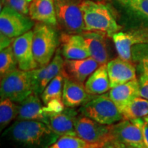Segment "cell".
Masks as SVG:
<instances>
[{
    "mask_svg": "<svg viewBox=\"0 0 148 148\" xmlns=\"http://www.w3.org/2000/svg\"><path fill=\"white\" fill-rule=\"evenodd\" d=\"M60 136L45 123L36 121H15L3 131V148H47Z\"/></svg>",
    "mask_w": 148,
    "mask_h": 148,
    "instance_id": "cell-1",
    "label": "cell"
},
{
    "mask_svg": "<svg viewBox=\"0 0 148 148\" xmlns=\"http://www.w3.org/2000/svg\"><path fill=\"white\" fill-rule=\"evenodd\" d=\"M84 21V32H99L109 38L123 28L108 5L95 0H83L80 3Z\"/></svg>",
    "mask_w": 148,
    "mask_h": 148,
    "instance_id": "cell-2",
    "label": "cell"
},
{
    "mask_svg": "<svg viewBox=\"0 0 148 148\" xmlns=\"http://www.w3.org/2000/svg\"><path fill=\"white\" fill-rule=\"evenodd\" d=\"M60 42V38L54 27L38 23L33 27L32 49L38 67L47 65L53 58Z\"/></svg>",
    "mask_w": 148,
    "mask_h": 148,
    "instance_id": "cell-3",
    "label": "cell"
},
{
    "mask_svg": "<svg viewBox=\"0 0 148 148\" xmlns=\"http://www.w3.org/2000/svg\"><path fill=\"white\" fill-rule=\"evenodd\" d=\"M80 114L103 125H112L123 119L121 112L108 94L96 95L79 109Z\"/></svg>",
    "mask_w": 148,
    "mask_h": 148,
    "instance_id": "cell-4",
    "label": "cell"
},
{
    "mask_svg": "<svg viewBox=\"0 0 148 148\" xmlns=\"http://www.w3.org/2000/svg\"><path fill=\"white\" fill-rule=\"evenodd\" d=\"M81 1L82 0H54L57 23L64 33L81 34L84 32Z\"/></svg>",
    "mask_w": 148,
    "mask_h": 148,
    "instance_id": "cell-5",
    "label": "cell"
},
{
    "mask_svg": "<svg viewBox=\"0 0 148 148\" xmlns=\"http://www.w3.org/2000/svg\"><path fill=\"white\" fill-rule=\"evenodd\" d=\"M33 93L29 71L17 69L1 77V99H9L20 103Z\"/></svg>",
    "mask_w": 148,
    "mask_h": 148,
    "instance_id": "cell-6",
    "label": "cell"
},
{
    "mask_svg": "<svg viewBox=\"0 0 148 148\" xmlns=\"http://www.w3.org/2000/svg\"><path fill=\"white\" fill-rule=\"evenodd\" d=\"M111 8L121 11L135 23L130 31L148 34V0H109Z\"/></svg>",
    "mask_w": 148,
    "mask_h": 148,
    "instance_id": "cell-7",
    "label": "cell"
},
{
    "mask_svg": "<svg viewBox=\"0 0 148 148\" xmlns=\"http://www.w3.org/2000/svg\"><path fill=\"white\" fill-rule=\"evenodd\" d=\"M35 23L30 17L9 7H1L0 32L12 38L32 30Z\"/></svg>",
    "mask_w": 148,
    "mask_h": 148,
    "instance_id": "cell-8",
    "label": "cell"
},
{
    "mask_svg": "<svg viewBox=\"0 0 148 148\" xmlns=\"http://www.w3.org/2000/svg\"><path fill=\"white\" fill-rule=\"evenodd\" d=\"M75 128L77 137L90 143L104 146L112 140L110 125L101 124L82 114L77 116Z\"/></svg>",
    "mask_w": 148,
    "mask_h": 148,
    "instance_id": "cell-9",
    "label": "cell"
},
{
    "mask_svg": "<svg viewBox=\"0 0 148 148\" xmlns=\"http://www.w3.org/2000/svg\"><path fill=\"white\" fill-rule=\"evenodd\" d=\"M33 29L15 38L12 46L18 62V68L25 71L38 67L32 49Z\"/></svg>",
    "mask_w": 148,
    "mask_h": 148,
    "instance_id": "cell-10",
    "label": "cell"
},
{
    "mask_svg": "<svg viewBox=\"0 0 148 148\" xmlns=\"http://www.w3.org/2000/svg\"><path fill=\"white\" fill-rule=\"evenodd\" d=\"M110 134L112 140L134 148H145L141 130L130 120L122 119L110 125Z\"/></svg>",
    "mask_w": 148,
    "mask_h": 148,
    "instance_id": "cell-11",
    "label": "cell"
},
{
    "mask_svg": "<svg viewBox=\"0 0 148 148\" xmlns=\"http://www.w3.org/2000/svg\"><path fill=\"white\" fill-rule=\"evenodd\" d=\"M100 65L90 56L84 59H65L61 74L64 77H68L84 84L88 77Z\"/></svg>",
    "mask_w": 148,
    "mask_h": 148,
    "instance_id": "cell-12",
    "label": "cell"
},
{
    "mask_svg": "<svg viewBox=\"0 0 148 148\" xmlns=\"http://www.w3.org/2000/svg\"><path fill=\"white\" fill-rule=\"evenodd\" d=\"M111 88L136 79V69L134 62L117 57L107 63Z\"/></svg>",
    "mask_w": 148,
    "mask_h": 148,
    "instance_id": "cell-13",
    "label": "cell"
},
{
    "mask_svg": "<svg viewBox=\"0 0 148 148\" xmlns=\"http://www.w3.org/2000/svg\"><path fill=\"white\" fill-rule=\"evenodd\" d=\"M90 56L92 57L99 64H107L110 60V51L108 49L106 34L99 32H87L81 34Z\"/></svg>",
    "mask_w": 148,
    "mask_h": 148,
    "instance_id": "cell-14",
    "label": "cell"
},
{
    "mask_svg": "<svg viewBox=\"0 0 148 148\" xmlns=\"http://www.w3.org/2000/svg\"><path fill=\"white\" fill-rule=\"evenodd\" d=\"M78 115L74 108L66 107L62 112L49 114L47 126L59 136H77L75 122Z\"/></svg>",
    "mask_w": 148,
    "mask_h": 148,
    "instance_id": "cell-15",
    "label": "cell"
},
{
    "mask_svg": "<svg viewBox=\"0 0 148 148\" xmlns=\"http://www.w3.org/2000/svg\"><path fill=\"white\" fill-rule=\"evenodd\" d=\"M39 95L32 93L25 100L18 103L16 121H36L47 125L49 114L44 110Z\"/></svg>",
    "mask_w": 148,
    "mask_h": 148,
    "instance_id": "cell-16",
    "label": "cell"
},
{
    "mask_svg": "<svg viewBox=\"0 0 148 148\" xmlns=\"http://www.w3.org/2000/svg\"><path fill=\"white\" fill-rule=\"evenodd\" d=\"M96 95L90 94L85 85L73 79L64 77L62 100L66 107L76 108L87 103Z\"/></svg>",
    "mask_w": 148,
    "mask_h": 148,
    "instance_id": "cell-17",
    "label": "cell"
},
{
    "mask_svg": "<svg viewBox=\"0 0 148 148\" xmlns=\"http://www.w3.org/2000/svg\"><path fill=\"white\" fill-rule=\"evenodd\" d=\"M61 53L64 59L75 60L90 56L83 37L81 34H71L62 32L60 36Z\"/></svg>",
    "mask_w": 148,
    "mask_h": 148,
    "instance_id": "cell-18",
    "label": "cell"
},
{
    "mask_svg": "<svg viewBox=\"0 0 148 148\" xmlns=\"http://www.w3.org/2000/svg\"><path fill=\"white\" fill-rule=\"evenodd\" d=\"M119 57L125 60L132 61V48L134 45L147 42L145 38L135 32H116L112 37Z\"/></svg>",
    "mask_w": 148,
    "mask_h": 148,
    "instance_id": "cell-19",
    "label": "cell"
},
{
    "mask_svg": "<svg viewBox=\"0 0 148 148\" xmlns=\"http://www.w3.org/2000/svg\"><path fill=\"white\" fill-rule=\"evenodd\" d=\"M29 16L33 21L53 27L58 25L54 0H32L29 3Z\"/></svg>",
    "mask_w": 148,
    "mask_h": 148,
    "instance_id": "cell-20",
    "label": "cell"
},
{
    "mask_svg": "<svg viewBox=\"0 0 148 148\" xmlns=\"http://www.w3.org/2000/svg\"><path fill=\"white\" fill-rule=\"evenodd\" d=\"M108 95L121 112L133 99L139 97L138 79H133L111 88Z\"/></svg>",
    "mask_w": 148,
    "mask_h": 148,
    "instance_id": "cell-21",
    "label": "cell"
},
{
    "mask_svg": "<svg viewBox=\"0 0 148 148\" xmlns=\"http://www.w3.org/2000/svg\"><path fill=\"white\" fill-rule=\"evenodd\" d=\"M86 90L92 95L104 94L110 89L107 64H101L85 82Z\"/></svg>",
    "mask_w": 148,
    "mask_h": 148,
    "instance_id": "cell-22",
    "label": "cell"
},
{
    "mask_svg": "<svg viewBox=\"0 0 148 148\" xmlns=\"http://www.w3.org/2000/svg\"><path fill=\"white\" fill-rule=\"evenodd\" d=\"M123 119L132 120L148 115V100L137 97L121 111Z\"/></svg>",
    "mask_w": 148,
    "mask_h": 148,
    "instance_id": "cell-23",
    "label": "cell"
},
{
    "mask_svg": "<svg viewBox=\"0 0 148 148\" xmlns=\"http://www.w3.org/2000/svg\"><path fill=\"white\" fill-rule=\"evenodd\" d=\"M18 112V103L9 99L0 101V130L2 132L13 120L16 119Z\"/></svg>",
    "mask_w": 148,
    "mask_h": 148,
    "instance_id": "cell-24",
    "label": "cell"
},
{
    "mask_svg": "<svg viewBox=\"0 0 148 148\" xmlns=\"http://www.w3.org/2000/svg\"><path fill=\"white\" fill-rule=\"evenodd\" d=\"M32 82L33 93L40 95L47 84L50 82L49 79V65L29 71Z\"/></svg>",
    "mask_w": 148,
    "mask_h": 148,
    "instance_id": "cell-25",
    "label": "cell"
},
{
    "mask_svg": "<svg viewBox=\"0 0 148 148\" xmlns=\"http://www.w3.org/2000/svg\"><path fill=\"white\" fill-rule=\"evenodd\" d=\"M63 84L64 77L60 73L47 84V86L42 91L40 95V99L42 103L46 105L53 99L62 98Z\"/></svg>",
    "mask_w": 148,
    "mask_h": 148,
    "instance_id": "cell-26",
    "label": "cell"
},
{
    "mask_svg": "<svg viewBox=\"0 0 148 148\" xmlns=\"http://www.w3.org/2000/svg\"><path fill=\"white\" fill-rule=\"evenodd\" d=\"M100 144L90 143L77 136H60L55 143L47 148H103Z\"/></svg>",
    "mask_w": 148,
    "mask_h": 148,
    "instance_id": "cell-27",
    "label": "cell"
},
{
    "mask_svg": "<svg viewBox=\"0 0 148 148\" xmlns=\"http://www.w3.org/2000/svg\"><path fill=\"white\" fill-rule=\"evenodd\" d=\"M18 62L14 56L12 46L1 50L0 52V75L1 77L17 69Z\"/></svg>",
    "mask_w": 148,
    "mask_h": 148,
    "instance_id": "cell-28",
    "label": "cell"
},
{
    "mask_svg": "<svg viewBox=\"0 0 148 148\" xmlns=\"http://www.w3.org/2000/svg\"><path fill=\"white\" fill-rule=\"evenodd\" d=\"M132 60L136 64L137 71H148V42L134 45L132 48Z\"/></svg>",
    "mask_w": 148,
    "mask_h": 148,
    "instance_id": "cell-29",
    "label": "cell"
},
{
    "mask_svg": "<svg viewBox=\"0 0 148 148\" xmlns=\"http://www.w3.org/2000/svg\"><path fill=\"white\" fill-rule=\"evenodd\" d=\"M29 3L26 0H1V7H9L25 15H29Z\"/></svg>",
    "mask_w": 148,
    "mask_h": 148,
    "instance_id": "cell-30",
    "label": "cell"
},
{
    "mask_svg": "<svg viewBox=\"0 0 148 148\" xmlns=\"http://www.w3.org/2000/svg\"><path fill=\"white\" fill-rule=\"evenodd\" d=\"M66 108L62 98H55L44 106V110L49 114L62 112Z\"/></svg>",
    "mask_w": 148,
    "mask_h": 148,
    "instance_id": "cell-31",
    "label": "cell"
},
{
    "mask_svg": "<svg viewBox=\"0 0 148 148\" xmlns=\"http://www.w3.org/2000/svg\"><path fill=\"white\" fill-rule=\"evenodd\" d=\"M141 130L145 148H148V115L142 118L130 120Z\"/></svg>",
    "mask_w": 148,
    "mask_h": 148,
    "instance_id": "cell-32",
    "label": "cell"
},
{
    "mask_svg": "<svg viewBox=\"0 0 148 148\" xmlns=\"http://www.w3.org/2000/svg\"><path fill=\"white\" fill-rule=\"evenodd\" d=\"M138 79L139 84V97L148 100V71H140Z\"/></svg>",
    "mask_w": 148,
    "mask_h": 148,
    "instance_id": "cell-33",
    "label": "cell"
},
{
    "mask_svg": "<svg viewBox=\"0 0 148 148\" xmlns=\"http://www.w3.org/2000/svg\"><path fill=\"white\" fill-rule=\"evenodd\" d=\"M14 39L1 33L0 34V49H1V50L12 45Z\"/></svg>",
    "mask_w": 148,
    "mask_h": 148,
    "instance_id": "cell-34",
    "label": "cell"
},
{
    "mask_svg": "<svg viewBox=\"0 0 148 148\" xmlns=\"http://www.w3.org/2000/svg\"><path fill=\"white\" fill-rule=\"evenodd\" d=\"M103 148H134L126 144L120 143L114 140H111L105 144Z\"/></svg>",
    "mask_w": 148,
    "mask_h": 148,
    "instance_id": "cell-35",
    "label": "cell"
},
{
    "mask_svg": "<svg viewBox=\"0 0 148 148\" xmlns=\"http://www.w3.org/2000/svg\"><path fill=\"white\" fill-rule=\"evenodd\" d=\"M26 1H29V2H31V1H32V0H26Z\"/></svg>",
    "mask_w": 148,
    "mask_h": 148,
    "instance_id": "cell-36",
    "label": "cell"
},
{
    "mask_svg": "<svg viewBox=\"0 0 148 148\" xmlns=\"http://www.w3.org/2000/svg\"><path fill=\"white\" fill-rule=\"evenodd\" d=\"M82 1H83V0H82ZM95 1H102V0H95Z\"/></svg>",
    "mask_w": 148,
    "mask_h": 148,
    "instance_id": "cell-37",
    "label": "cell"
}]
</instances>
